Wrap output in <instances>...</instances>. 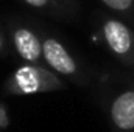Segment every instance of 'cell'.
Wrapping results in <instances>:
<instances>
[{
    "instance_id": "cell-1",
    "label": "cell",
    "mask_w": 134,
    "mask_h": 132,
    "mask_svg": "<svg viewBox=\"0 0 134 132\" xmlns=\"http://www.w3.org/2000/svg\"><path fill=\"white\" fill-rule=\"evenodd\" d=\"M63 89H66V84L61 76L48 67L37 64H24L17 67L3 84V92L13 97L47 93Z\"/></svg>"
},
{
    "instance_id": "cell-6",
    "label": "cell",
    "mask_w": 134,
    "mask_h": 132,
    "mask_svg": "<svg viewBox=\"0 0 134 132\" xmlns=\"http://www.w3.org/2000/svg\"><path fill=\"white\" fill-rule=\"evenodd\" d=\"M100 2L108 9L123 17L126 23L130 22L134 27V0H100Z\"/></svg>"
},
{
    "instance_id": "cell-7",
    "label": "cell",
    "mask_w": 134,
    "mask_h": 132,
    "mask_svg": "<svg viewBox=\"0 0 134 132\" xmlns=\"http://www.w3.org/2000/svg\"><path fill=\"white\" fill-rule=\"evenodd\" d=\"M25 2L28 6L41 9V11H47V13H61L63 9V3L61 0H22Z\"/></svg>"
},
{
    "instance_id": "cell-8",
    "label": "cell",
    "mask_w": 134,
    "mask_h": 132,
    "mask_svg": "<svg viewBox=\"0 0 134 132\" xmlns=\"http://www.w3.org/2000/svg\"><path fill=\"white\" fill-rule=\"evenodd\" d=\"M9 124V118H8V112H6V107L3 104H0V129L6 128Z\"/></svg>"
},
{
    "instance_id": "cell-9",
    "label": "cell",
    "mask_w": 134,
    "mask_h": 132,
    "mask_svg": "<svg viewBox=\"0 0 134 132\" xmlns=\"http://www.w3.org/2000/svg\"><path fill=\"white\" fill-rule=\"evenodd\" d=\"M5 51V40H3V36L0 33V53H3Z\"/></svg>"
},
{
    "instance_id": "cell-4",
    "label": "cell",
    "mask_w": 134,
    "mask_h": 132,
    "mask_svg": "<svg viewBox=\"0 0 134 132\" xmlns=\"http://www.w3.org/2000/svg\"><path fill=\"white\" fill-rule=\"evenodd\" d=\"M112 132H134V84L119 90L108 104Z\"/></svg>"
},
{
    "instance_id": "cell-5",
    "label": "cell",
    "mask_w": 134,
    "mask_h": 132,
    "mask_svg": "<svg viewBox=\"0 0 134 132\" xmlns=\"http://www.w3.org/2000/svg\"><path fill=\"white\" fill-rule=\"evenodd\" d=\"M9 36L17 56L25 64H44L42 56V36L33 28L20 23L9 27Z\"/></svg>"
},
{
    "instance_id": "cell-2",
    "label": "cell",
    "mask_w": 134,
    "mask_h": 132,
    "mask_svg": "<svg viewBox=\"0 0 134 132\" xmlns=\"http://www.w3.org/2000/svg\"><path fill=\"white\" fill-rule=\"evenodd\" d=\"M106 50L123 65L134 68V28L120 17L103 14L98 22Z\"/></svg>"
},
{
    "instance_id": "cell-3",
    "label": "cell",
    "mask_w": 134,
    "mask_h": 132,
    "mask_svg": "<svg viewBox=\"0 0 134 132\" xmlns=\"http://www.w3.org/2000/svg\"><path fill=\"white\" fill-rule=\"evenodd\" d=\"M42 36V56L44 64L61 78H69L73 81L84 79V70L81 68L78 59L69 51L66 45L50 34Z\"/></svg>"
}]
</instances>
